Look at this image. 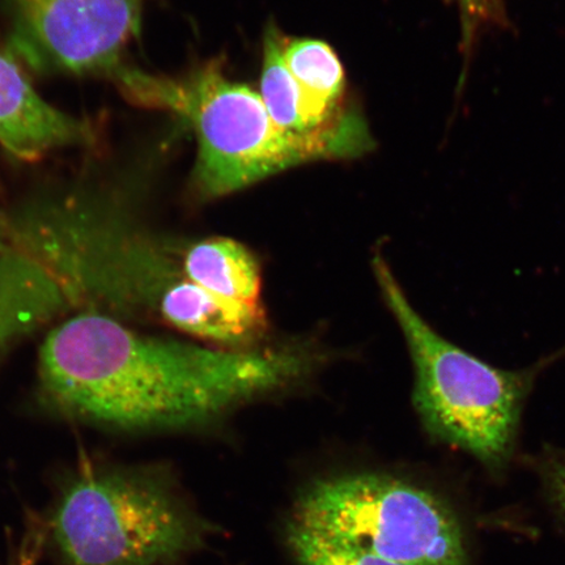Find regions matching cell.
Segmentation results:
<instances>
[{"instance_id": "1", "label": "cell", "mask_w": 565, "mask_h": 565, "mask_svg": "<svg viewBox=\"0 0 565 565\" xmlns=\"http://www.w3.org/2000/svg\"><path fill=\"white\" fill-rule=\"evenodd\" d=\"M312 363L294 349L231 350L141 335L83 315L54 329L41 376L66 408L126 428H193L301 380Z\"/></svg>"}, {"instance_id": "2", "label": "cell", "mask_w": 565, "mask_h": 565, "mask_svg": "<svg viewBox=\"0 0 565 565\" xmlns=\"http://www.w3.org/2000/svg\"><path fill=\"white\" fill-rule=\"evenodd\" d=\"M111 75L132 103L172 113L194 131L193 188L201 200L238 192L310 161L359 158L374 147L369 126L353 109L310 136L281 130L263 97L230 81L221 63L177 77L124 66Z\"/></svg>"}, {"instance_id": "3", "label": "cell", "mask_w": 565, "mask_h": 565, "mask_svg": "<svg viewBox=\"0 0 565 565\" xmlns=\"http://www.w3.org/2000/svg\"><path fill=\"white\" fill-rule=\"evenodd\" d=\"M381 294L415 370L414 405L434 439L468 451L491 470L510 462L522 409L539 369H494L444 339L408 301L380 253L372 259Z\"/></svg>"}, {"instance_id": "4", "label": "cell", "mask_w": 565, "mask_h": 565, "mask_svg": "<svg viewBox=\"0 0 565 565\" xmlns=\"http://www.w3.org/2000/svg\"><path fill=\"white\" fill-rule=\"evenodd\" d=\"M292 522L404 565H468L456 513L434 492L381 472H351L308 487Z\"/></svg>"}, {"instance_id": "5", "label": "cell", "mask_w": 565, "mask_h": 565, "mask_svg": "<svg viewBox=\"0 0 565 565\" xmlns=\"http://www.w3.org/2000/svg\"><path fill=\"white\" fill-rule=\"evenodd\" d=\"M70 565H154L201 541L200 522L158 478L95 471L77 478L52 520Z\"/></svg>"}, {"instance_id": "6", "label": "cell", "mask_w": 565, "mask_h": 565, "mask_svg": "<svg viewBox=\"0 0 565 565\" xmlns=\"http://www.w3.org/2000/svg\"><path fill=\"white\" fill-rule=\"evenodd\" d=\"M19 33L51 65L113 74L141 28L143 0H11Z\"/></svg>"}, {"instance_id": "7", "label": "cell", "mask_w": 565, "mask_h": 565, "mask_svg": "<svg viewBox=\"0 0 565 565\" xmlns=\"http://www.w3.org/2000/svg\"><path fill=\"white\" fill-rule=\"evenodd\" d=\"M143 273L141 292L146 294L147 302L153 303L174 328L231 350H250L265 333L264 308L218 299L189 280L181 267L174 271L162 265L161 259Z\"/></svg>"}, {"instance_id": "8", "label": "cell", "mask_w": 565, "mask_h": 565, "mask_svg": "<svg viewBox=\"0 0 565 565\" xmlns=\"http://www.w3.org/2000/svg\"><path fill=\"white\" fill-rule=\"evenodd\" d=\"M89 126L44 100L0 47V146L21 161H34L62 147L86 145Z\"/></svg>"}, {"instance_id": "9", "label": "cell", "mask_w": 565, "mask_h": 565, "mask_svg": "<svg viewBox=\"0 0 565 565\" xmlns=\"http://www.w3.org/2000/svg\"><path fill=\"white\" fill-rule=\"evenodd\" d=\"M181 270L204 291L225 301L264 308L263 275L254 254L235 239H202L183 253Z\"/></svg>"}, {"instance_id": "10", "label": "cell", "mask_w": 565, "mask_h": 565, "mask_svg": "<svg viewBox=\"0 0 565 565\" xmlns=\"http://www.w3.org/2000/svg\"><path fill=\"white\" fill-rule=\"evenodd\" d=\"M282 61L294 76L317 127H327L348 109L343 106L345 76L341 61L327 42L287 39Z\"/></svg>"}, {"instance_id": "11", "label": "cell", "mask_w": 565, "mask_h": 565, "mask_svg": "<svg viewBox=\"0 0 565 565\" xmlns=\"http://www.w3.org/2000/svg\"><path fill=\"white\" fill-rule=\"evenodd\" d=\"M282 42H285V35L274 24L268 25L264 38L260 97H263L268 115L281 130L296 134V136H310V134L327 129L330 125L320 129L309 117L298 83L295 82L282 61Z\"/></svg>"}, {"instance_id": "12", "label": "cell", "mask_w": 565, "mask_h": 565, "mask_svg": "<svg viewBox=\"0 0 565 565\" xmlns=\"http://www.w3.org/2000/svg\"><path fill=\"white\" fill-rule=\"evenodd\" d=\"M287 542L299 565H404L289 522Z\"/></svg>"}, {"instance_id": "13", "label": "cell", "mask_w": 565, "mask_h": 565, "mask_svg": "<svg viewBox=\"0 0 565 565\" xmlns=\"http://www.w3.org/2000/svg\"><path fill=\"white\" fill-rule=\"evenodd\" d=\"M547 490L554 503L565 514V455L550 457L543 466Z\"/></svg>"}, {"instance_id": "14", "label": "cell", "mask_w": 565, "mask_h": 565, "mask_svg": "<svg viewBox=\"0 0 565 565\" xmlns=\"http://www.w3.org/2000/svg\"><path fill=\"white\" fill-rule=\"evenodd\" d=\"M457 2L463 7H476L477 4H480L483 2V0H457Z\"/></svg>"}]
</instances>
